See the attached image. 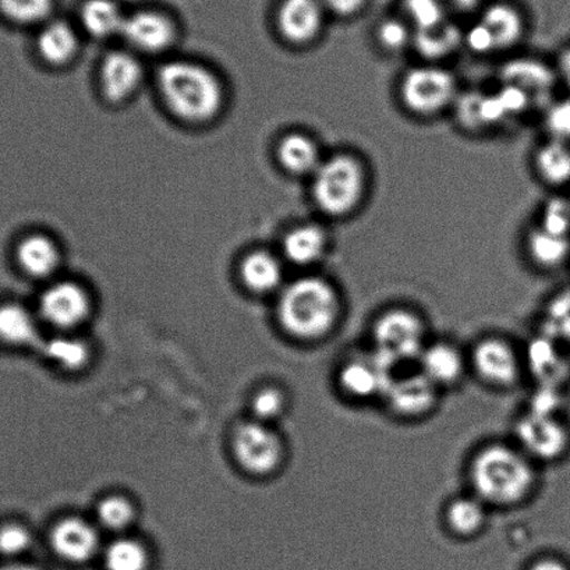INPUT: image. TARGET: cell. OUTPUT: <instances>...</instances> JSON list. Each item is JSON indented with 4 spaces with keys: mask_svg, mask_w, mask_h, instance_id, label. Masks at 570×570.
<instances>
[{
    "mask_svg": "<svg viewBox=\"0 0 570 570\" xmlns=\"http://www.w3.org/2000/svg\"><path fill=\"white\" fill-rule=\"evenodd\" d=\"M286 409V396L278 389H264L257 392L252 402L254 420L259 423L271 424L284 414Z\"/></svg>",
    "mask_w": 570,
    "mask_h": 570,
    "instance_id": "f35d334b",
    "label": "cell"
},
{
    "mask_svg": "<svg viewBox=\"0 0 570 570\" xmlns=\"http://www.w3.org/2000/svg\"><path fill=\"white\" fill-rule=\"evenodd\" d=\"M428 343V325L411 308L385 309L371 326V351L394 371L416 365Z\"/></svg>",
    "mask_w": 570,
    "mask_h": 570,
    "instance_id": "5b68a950",
    "label": "cell"
},
{
    "mask_svg": "<svg viewBox=\"0 0 570 570\" xmlns=\"http://www.w3.org/2000/svg\"><path fill=\"white\" fill-rule=\"evenodd\" d=\"M513 433L514 445L535 464L556 462L569 450V430L558 416L525 411Z\"/></svg>",
    "mask_w": 570,
    "mask_h": 570,
    "instance_id": "9c48e42d",
    "label": "cell"
},
{
    "mask_svg": "<svg viewBox=\"0 0 570 570\" xmlns=\"http://www.w3.org/2000/svg\"><path fill=\"white\" fill-rule=\"evenodd\" d=\"M463 42L466 43L470 51L478 55H490L497 51L494 38L481 21L470 27L466 35L463 36Z\"/></svg>",
    "mask_w": 570,
    "mask_h": 570,
    "instance_id": "ee69618b",
    "label": "cell"
},
{
    "mask_svg": "<svg viewBox=\"0 0 570 570\" xmlns=\"http://www.w3.org/2000/svg\"><path fill=\"white\" fill-rule=\"evenodd\" d=\"M42 353L59 367L80 370L90 360V347L80 337L58 335L41 342Z\"/></svg>",
    "mask_w": 570,
    "mask_h": 570,
    "instance_id": "4dcf8cb0",
    "label": "cell"
},
{
    "mask_svg": "<svg viewBox=\"0 0 570 570\" xmlns=\"http://www.w3.org/2000/svg\"><path fill=\"white\" fill-rule=\"evenodd\" d=\"M278 24L287 41L304 46L318 37L324 24V3L320 0H285Z\"/></svg>",
    "mask_w": 570,
    "mask_h": 570,
    "instance_id": "2e32d148",
    "label": "cell"
},
{
    "mask_svg": "<svg viewBox=\"0 0 570 570\" xmlns=\"http://www.w3.org/2000/svg\"><path fill=\"white\" fill-rule=\"evenodd\" d=\"M0 570H40V569L35 567V564L13 561V562H8V563L2 564V567H0Z\"/></svg>",
    "mask_w": 570,
    "mask_h": 570,
    "instance_id": "681fc988",
    "label": "cell"
},
{
    "mask_svg": "<svg viewBox=\"0 0 570 570\" xmlns=\"http://www.w3.org/2000/svg\"><path fill=\"white\" fill-rule=\"evenodd\" d=\"M159 90L165 104L177 118L190 124H204L219 114L224 88L218 77L202 65L169 62L158 75Z\"/></svg>",
    "mask_w": 570,
    "mask_h": 570,
    "instance_id": "3957f363",
    "label": "cell"
},
{
    "mask_svg": "<svg viewBox=\"0 0 570 570\" xmlns=\"http://www.w3.org/2000/svg\"><path fill=\"white\" fill-rule=\"evenodd\" d=\"M323 3L332 13L341 16V18H348L362 10L365 0H324Z\"/></svg>",
    "mask_w": 570,
    "mask_h": 570,
    "instance_id": "f6af8a7d",
    "label": "cell"
},
{
    "mask_svg": "<svg viewBox=\"0 0 570 570\" xmlns=\"http://www.w3.org/2000/svg\"><path fill=\"white\" fill-rule=\"evenodd\" d=\"M562 402L561 389H556V386H535L525 411L547 414V416H558Z\"/></svg>",
    "mask_w": 570,
    "mask_h": 570,
    "instance_id": "7bdbcfd3",
    "label": "cell"
},
{
    "mask_svg": "<svg viewBox=\"0 0 570 570\" xmlns=\"http://www.w3.org/2000/svg\"><path fill=\"white\" fill-rule=\"evenodd\" d=\"M453 7L459 10H463V12H469V10H473L479 7L481 0H451Z\"/></svg>",
    "mask_w": 570,
    "mask_h": 570,
    "instance_id": "c3c4849f",
    "label": "cell"
},
{
    "mask_svg": "<svg viewBox=\"0 0 570 570\" xmlns=\"http://www.w3.org/2000/svg\"><path fill=\"white\" fill-rule=\"evenodd\" d=\"M38 49L48 63L60 66L76 57L79 41L68 24L52 23L38 38Z\"/></svg>",
    "mask_w": 570,
    "mask_h": 570,
    "instance_id": "f546056e",
    "label": "cell"
},
{
    "mask_svg": "<svg viewBox=\"0 0 570 570\" xmlns=\"http://www.w3.org/2000/svg\"><path fill=\"white\" fill-rule=\"evenodd\" d=\"M278 159L284 169L297 176H313L324 160L321 159L317 142L302 132H292L282 138L278 146Z\"/></svg>",
    "mask_w": 570,
    "mask_h": 570,
    "instance_id": "7402d4cb",
    "label": "cell"
},
{
    "mask_svg": "<svg viewBox=\"0 0 570 570\" xmlns=\"http://www.w3.org/2000/svg\"><path fill=\"white\" fill-rule=\"evenodd\" d=\"M406 12L416 31L434 29L445 23L442 0H406Z\"/></svg>",
    "mask_w": 570,
    "mask_h": 570,
    "instance_id": "74e56055",
    "label": "cell"
},
{
    "mask_svg": "<svg viewBox=\"0 0 570 570\" xmlns=\"http://www.w3.org/2000/svg\"><path fill=\"white\" fill-rule=\"evenodd\" d=\"M540 334L564 346L570 345V287L559 291L546 304Z\"/></svg>",
    "mask_w": 570,
    "mask_h": 570,
    "instance_id": "1f68e13d",
    "label": "cell"
},
{
    "mask_svg": "<svg viewBox=\"0 0 570 570\" xmlns=\"http://www.w3.org/2000/svg\"><path fill=\"white\" fill-rule=\"evenodd\" d=\"M31 544L32 535L23 524L0 525V556L18 559L30 550Z\"/></svg>",
    "mask_w": 570,
    "mask_h": 570,
    "instance_id": "ab89813d",
    "label": "cell"
},
{
    "mask_svg": "<svg viewBox=\"0 0 570 570\" xmlns=\"http://www.w3.org/2000/svg\"><path fill=\"white\" fill-rule=\"evenodd\" d=\"M52 0H0V13L13 23L32 24L47 18Z\"/></svg>",
    "mask_w": 570,
    "mask_h": 570,
    "instance_id": "d590c367",
    "label": "cell"
},
{
    "mask_svg": "<svg viewBox=\"0 0 570 570\" xmlns=\"http://www.w3.org/2000/svg\"><path fill=\"white\" fill-rule=\"evenodd\" d=\"M489 507L478 497H455L446 503L444 509V523L451 534L458 539H473L485 529Z\"/></svg>",
    "mask_w": 570,
    "mask_h": 570,
    "instance_id": "ffe728a7",
    "label": "cell"
},
{
    "mask_svg": "<svg viewBox=\"0 0 570 570\" xmlns=\"http://www.w3.org/2000/svg\"><path fill=\"white\" fill-rule=\"evenodd\" d=\"M468 481L472 494L487 507L514 508L534 494L539 473L518 445L492 442L470 459Z\"/></svg>",
    "mask_w": 570,
    "mask_h": 570,
    "instance_id": "6da1fadb",
    "label": "cell"
},
{
    "mask_svg": "<svg viewBox=\"0 0 570 570\" xmlns=\"http://www.w3.org/2000/svg\"><path fill=\"white\" fill-rule=\"evenodd\" d=\"M97 518L105 529L124 531L135 522L136 509L127 498L109 495L98 503Z\"/></svg>",
    "mask_w": 570,
    "mask_h": 570,
    "instance_id": "e575fe53",
    "label": "cell"
},
{
    "mask_svg": "<svg viewBox=\"0 0 570 570\" xmlns=\"http://www.w3.org/2000/svg\"><path fill=\"white\" fill-rule=\"evenodd\" d=\"M540 228L553 235L570 237V198H550L542 209Z\"/></svg>",
    "mask_w": 570,
    "mask_h": 570,
    "instance_id": "8d00e7d4",
    "label": "cell"
},
{
    "mask_svg": "<svg viewBox=\"0 0 570 570\" xmlns=\"http://www.w3.org/2000/svg\"><path fill=\"white\" fill-rule=\"evenodd\" d=\"M121 35L144 52H160L174 41L175 29L164 16L142 12L125 19Z\"/></svg>",
    "mask_w": 570,
    "mask_h": 570,
    "instance_id": "ac0fdd59",
    "label": "cell"
},
{
    "mask_svg": "<svg viewBox=\"0 0 570 570\" xmlns=\"http://www.w3.org/2000/svg\"><path fill=\"white\" fill-rule=\"evenodd\" d=\"M528 252L537 267H561L570 256V237L553 235L537 226L528 236Z\"/></svg>",
    "mask_w": 570,
    "mask_h": 570,
    "instance_id": "83f0119b",
    "label": "cell"
},
{
    "mask_svg": "<svg viewBox=\"0 0 570 570\" xmlns=\"http://www.w3.org/2000/svg\"><path fill=\"white\" fill-rule=\"evenodd\" d=\"M400 92L405 108L419 116L440 114L458 99L455 77L436 65L417 66L406 71Z\"/></svg>",
    "mask_w": 570,
    "mask_h": 570,
    "instance_id": "8992f818",
    "label": "cell"
},
{
    "mask_svg": "<svg viewBox=\"0 0 570 570\" xmlns=\"http://www.w3.org/2000/svg\"><path fill=\"white\" fill-rule=\"evenodd\" d=\"M392 371L373 351L347 356L336 371V385L354 402L381 400Z\"/></svg>",
    "mask_w": 570,
    "mask_h": 570,
    "instance_id": "8fae6325",
    "label": "cell"
},
{
    "mask_svg": "<svg viewBox=\"0 0 570 570\" xmlns=\"http://www.w3.org/2000/svg\"><path fill=\"white\" fill-rule=\"evenodd\" d=\"M562 343L539 334L524 347L522 353L524 371L534 380L535 386L561 389L569 376V360L564 356Z\"/></svg>",
    "mask_w": 570,
    "mask_h": 570,
    "instance_id": "4fadbf2b",
    "label": "cell"
},
{
    "mask_svg": "<svg viewBox=\"0 0 570 570\" xmlns=\"http://www.w3.org/2000/svg\"><path fill=\"white\" fill-rule=\"evenodd\" d=\"M367 176L362 163L351 154H335L314 171L312 193L315 206L332 218L352 214L363 202Z\"/></svg>",
    "mask_w": 570,
    "mask_h": 570,
    "instance_id": "277c9868",
    "label": "cell"
},
{
    "mask_svg": "<svg viewBox=\"0 0 570 570\" xmlns=\"http://www.w3.org/2000/svg\"><path fill=\"white\" fill-rule=\"evenodd\" d=\"M20 267L35 278H46L58 269L60 253L52 239L43 235L27 236L18 247Z\"/></svg>",
    "mask_w": 570,
    "mask_h": 570,
    "instance_id": "cb8c5ba5",
    "label": "cell"
},
{
    "mask_svg": "<svg viewBox=\"0 0 570 570\" xmlns=\"http://www.w3.org/2000/svg\"><path fill=\"white\" fill-rule=\"evenodd\" d=\"M142 79L141 65L130 53L112 52L105 58L101 82L105 96L114 102L125 101L135 94Z\"/></svg>",
    "mask_w": 570,
    "mask_h": 570,
    "instance_id": "d6986e66",
    "label": "cell"
},
{
    "mask_svg": "<svg viewBox=\"0 0 570 570\" xmlns=\"http://www.w3.org/2000/svg\"><path fill=\"white\" fill-rule=\"evenodd\" d=\"M82 23L96 37H109L121 32L125 19L110 0H90L82 8Z\"/></svg>",
    "mask_w": 570,
    "mask_h": 570,
    "instance_id": "836d02e7",
    "label": "cell"
},
{
    "mask_svg": "<svg viewBox=\"0 0 570 570\" xmlns=\"http://www.w3.org/2000/svg\"><path fill=\"white\" fill-rule=\"evenodd\" d=\"M416 365L441 391L461 383L469 368V358L453 343L436 341L428 343Z\"/></svg>",
    "mask_w": 570,
    "mask_h": 570,
    "instance_id": "5bb4252c",
    "label": "cell"
},
{
    "mask_svg": "<svg viewBox=\"0 0 570 570\" xmlns=\"http://www.w3.org/2000/svg\"><path fill=\"white\" fill-rule=\"evenodd\" d=\"M104 564L107 570H147V548L138 540L120 537L105 548Z\"/></svg>",
    "mask_w": 570,
    "mask_h": 570,
    "instance_id": "d6a6232c",
    "label": "cell"
},
{
    "mask_svg": "<svg viewBox=\"0 0 570 570\" xmlns=\"http://www.w3.org/2000/svg\"><path fill=\"white\" fill-rule=\"evenodd\" d=\"M558 79L557 71L534 60H514L502 71L503 85L518 87L539 105L550 101Z\"/></svg>",
    "mask_w": 570,
    "mask_h": 570,
    "instance_id": "e0dca14e",
    "label": "cell"
},
{
    "mask_svg": "<svg viewBox=\"0 0 570 570\" xmlns=\"http://www.w3.org/2000/svg\"><path fill=\"white\" fill-rule=\"evenodd\" d=\"M51 546L58 557L71 563L90 561L99 550V535L90 522L81 518H65L53 525Z\"/></svg>",
    "mask_w": 570,
    "mask_h": 570,
    "instance_id": "9a60e30c",
    "label": "cell"
},
{
    "mask_svg": "<svg viewBox=\"0 0 570 570\" xmlns=\"http://www.w3.org/2000/svg\"><path fill=\"white\" fill-rule=\"evenodd\" d=\"M557 73L559 79L570 88V47L559 58Z\"/></svg>",
    "mask_w": 570,
    "mask_h": 570,
    "instance_id": "7dc6e473",
    "label": "cell"
},
{
    "mask_svg": "<svg viewBox=\"0 0 570 570\" xmlns=\"http://www.w3.org/2000/svg\"><path fill=\"white\" fill-rule=\"evenodd\" d=\"M237 463L248 473H274L284 462L285 444L271 424L246 422L237 425L234 435Z\"/></svg>",
    "mask_w": 570,
    "mask_h": 570,
    "instance_id": "30bf717a",
    "label": "cell"
},
{
    "mask_svg": "<svg viewBox=\"0 0 570 570\" xmlns=\"http://www.w3.org/2000/svg\"><path fill=\"white\" fill-rule=\"evenodd\" d=\"M242 279L248 289L256 293H269L281 286L284 278L278 258L267 252L248 254L240 267Z\"/></svg>",
    "mask_w": 570,
    "mask_h": 570,
    "instance_id": "d4e9b609",
    "label": "cell"
},
{
    "mask_svg": "<svg viewBox=\"0 0 570 570\" xmlns=\"http://www.w3.org/2000/svg\"><path fill=\"white\" fill-rule=\"evenodd\" d=\"M537 174L550 186L570 183V144L553 140L542 144L534 157Z\"/></svg>",
    "mask_w": 570,
    "mask_h": 570,
    "instance_id": "4316f807",
    "label": "cell"
},
{
    "mask_svg": "<svg viewBox=\"0 0 570 570\" xmlns=\"http://www.w3.org/2000/svg\"><path fill=\"white\" fill-rule=\"evenodd\" d=\"M278 320L287 335L302 342H320L334 334L343 314L340 292L320 276H303L282 291Z\"/></svg>",
    "mask_w": 570,
    "mask_h": 570,
    "instance_id": "7a4b0ae2",
    "label": "cell"
},
{
    "mask_svg": "<svg viewBox=\"0 0 570 570\" xmlns=\"http://www.w3.org/2000/svg\"><path fill=\"white\" fill-rule=\"evenodd\" d=\"M546 126L553 140L570 144V97L548 105Z\"/></svg>",
    "mask_w": 570,
    "mask_h": 570,
    "instance_id": "60d3db41",
    "label": "cell"
},
{
    "mask_svg": "<svg viewBox=\"0 0 570 570\" xmlns=\"http://www.w3.org/2000/svg\"><path fill=\"white\" fill-rule=\"evenodd\" d=\"M440 392L417 365H411L392 371L381 401L397 417L422 419L434 411Z\"/></svg>",
    "mask_w": 570,
    "mask_h": 570,
    "instance_id": "ba28073f",
    "label": "cell"
},
{
    "mask_svg": "<svg viewBox=\"0 0 570 570\" xmlns=\"http://www.w3.org/2000/svg\"><path fill=\"white\" fill-rule=\"evenodd\" d=\"M380 46L389 52H400L405 49L409 43H413V32L407 29L405 23L400 20H385L380 24L376 31Z\"/></svg>",
    "mask_w": 570,
    "mask_h": 570,
    "instance_id": "b9f144b4",
    "label": "cell"
},
{
    "mask_svg": "<svg viewBox=\"0 0 570 570\" xmlns=\"http://www.w3.org/2000/svg\"><path fill=\"white\" fill-rule=\"evenodd\" d=\"M463 42V35L455 26L442 23L434 29L414 31L413 46L423 58L436 60L451 57Z\"/></svg>",
    "mask_w": 570,
    "mask_h": 570,
    "instance_id": "f1b7e54d",
    "label": "cell"
},
{
    "mask_svg": "<svg viewBox=\"0 0 570 570\" xmlns=\"http://www.w3.org/2000/svg\"><path fill=\"white\" fill-rule=\"evenodd\" d=\"M480 21L494 38L497 51L517 46L520 38L523 37L524 23L522 16L517 9L508 7V4H494V7L487 9Z\"/></svg>",
    "mask_w": 570,
    "mask_h": 570,
    "instance_id": "484cf974",
    "label": "cell"
},
{
    "mask_svg": "<svg viewBox=\"0 0 570 570\" xmlns=\"http://www.w3.org/2000/svg\"><path fill=\"white\" fill-rule=\"evenodd\" d=\"M468 358L469 367L481 383L492 389H512L524 373L522 353L501 336H485L475 342Z\"/></svg>",
    "mask_w": 570,
    "mask_h": 570,
    "instance_id": "52a82bcc",
    "label": "cell"
},
{
    "mask_svg": "<svg viewBox=\"0 0 570 570\" xmlns=\"http://www.w3.org/2000/svg\"><path fill=\"white\" fill-rule=\"evenodd\" d=\"M90 296L75 282H58L42 293L40 313L47 323L59 330H73L88 318Z\"/></svg>",
    "mask_w": 570,
    "mask_h": 570,
    "instance_id": "7c38bea8",
    "label": "cell"
},
{
    "mask_svg": "<svg viewBox=\"0 0 570 570\" xmlns=\"http://www.w3.org/2000/svg\"><path fill=\"white\" fill-rule=\"evenodd\" d=\"M0 342L16 347L40 345V330L29 308L19 303L0 304Z\"/></svg>",
    "mask_w": 570,
    "mask_h": 570,
    "instance_id": "44dd1931",
    "label": "cell"
},
{
    "mask_svg": "<svg viewBox=\"0 0 570 570\" xmlns=\"http://www.w3.org/2000/svg\"><path fill=\"white\" fill-rule=\"evenodd\" d=\"M328 248V236L318 225H302L285 236L284 253L291 263L312 265L324 257Z\"/></svg>",
    "mask_w": 570,
    "mask_h": 570,
    "instance_id": "603a6c76",
    "label": "cell"
},
{
    "mask_svg": "<svg viewBox=\"0 0 570 570\" xmlns=\"http://www.w3.org/2000/svg\"><path fill=\"white\" fill-rule=\"evenodd\" d=\"M529 570H569L567 564H564L562 561H559L557 558H541L537 559L533 563H531V567Z\"/></svg>",
    "mask_w": 570,
    "mask_h": 570,
    "instance_id": "bcb514c9",
    "label": "cell"
}]
</instances>
